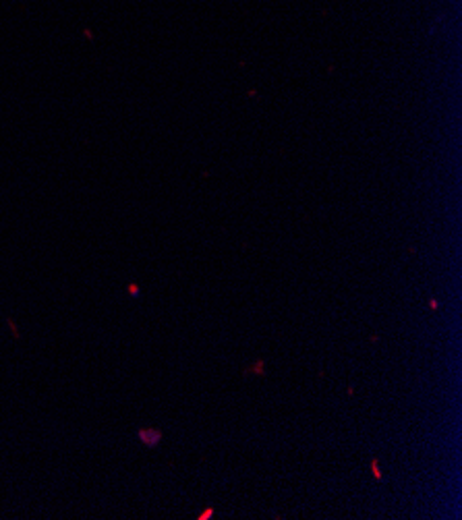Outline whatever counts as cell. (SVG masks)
Segmentation results:
<instances>
[{"label": "cell", "mask_w": 462, "mask_h": 520, "mask_svg": "<svg viewBox=\"0 0 462 520\" xmlns=\"http://www.w3.org/2000/svg\"><path fill=\"white\" fill-rule=\"evenodd\" d=\"M139 440H141L145 446L153 448V446H158V444H160L162 433H160L158 429H141V431H139Z\"/></svg>", "instance_id": "1"}, {"label": "cell", "mask_w": 462, "mask_h": 520, "mask_svg": "<svg viewBox=\"0 0 462 520\" xmlns=\"http://www.w3.org/2000/svg\"><path fill=\"white\" fill-rule=\"evenodd\" d=\"M263 361H259V363H255V365H249L247 369H244V373H263L265 369H263Z\"/></svg>", "instance_id": "2"}, {"label": "cell", "mask_w": 462, "mask_h": 520, "mask_svg": "<svg viewBox=\"0 0 462 520\" xmlns=\"http://www.w3.org/2000/svg\"><path fill=\"white\" fill-rule=\"evenodd\" d=\"M377 467H379V462H377V458H373V460H371V475H373V477H375L377 481H382V479H384V475H382V471H379Z\"/></svg>", "instance_id": "3"}, {"label": "cell", "mask_w": 462, "mask_h": 520, "mask_svg": "<svg viewBox=\"0 0 462 520\" xmlns=\"http://www.w3.org/2000/svg\"><path fill=\"white\" fill-rule=\"evenodd\" d=\"M213 516V508H207V510H203L199 516H197V520H209Z\"/></svg>", "instance_id": "4"}, {"label": "cell", "mask_w": 462, "mask_h": 520, "mask_svg": "<svg viewBox=\"0 0 462 520\" xmlns=\"http://www.w3.org/2000/svg\"><path fill=\"white\" fill-rule=\"evenodd\" d=\"M129 290H131V294H135V296L139 294V288H137V284H131V286H129Z\"/></svg>", "instance_id": "5"}, {"label": "cell", "mask_w": 462, "mask_h": 520, "mask_svg": "<svg viewBox=\"0 0 462 520\" xmlns=\"http://www.w3.org/2000/svg\"><path fill=\"white\" fill-rule=\"evenodd\" d=\"M429 307H431V309H438V300H436V298H429Z\"/></svg>", "instance_id": "6"}]
</instances>
